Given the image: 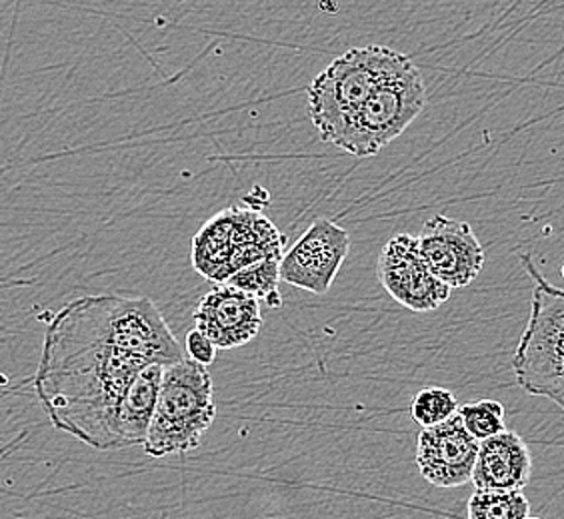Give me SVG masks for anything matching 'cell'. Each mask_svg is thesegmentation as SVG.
Listing matches in <instances>:
<instances>
[{
  "label": "cell",
  "mask_w": 564,
  "mask_h": 519,
  "mask_svg": "<svg viewBox=\"0 0 564 519\" xmlns=\"http://www.w3.org/2000/svg\"><path fill=\"white\" fill-rule=\"evenodd\" d=\"M185 352L147 296H83L48 322L34 378L56 430L100 452L122 450L119 416L132 384L152 364Z\"/></svg>",
  "instance_id": "6da1fadb"
},
{
  "label": "cell",
  "mask_w": 564,
  "mask_h": 519,
  "mask_svg": "<svg viewBox=\"0 0 564 519\" xmlns=\"http://www.w3.org/2000/svg\"><path fill=\"white\" fill-rule=\"evenodd\" d=\"M413 65L411 56L380 44L337 56L308 87V112L321 141L337 144L377 88Z\"/></svg>",
  "instance_id": "7a4b0ae2"
},
{
  "label": "cell",
  "mask_w": 564,
  "mask_h": 519,
  "mask_svg": "<svg viewBox=\"0 0 564 519\" xmlns=\"http://www.w3.org/2000/svg\"><path fill=\"white\" fill-rule=\"evenodd\" d=\"M521 262L534 290L512 369L527 394L554 401L564 411V290L544 278L529 254Z\"/></svg>",
  "instance_id": "3957f363"
},
{
  "label": "cell",
  "mask_w": 564,
  "mask_h": 519,
  "mask_svg": "<svg viewBox=\"0 0 564 519\" xmlns=\"http://www.w3.org/2000/svg\"><path fill=\"white\" fill-rule=\"evenodd\" d=\"M217 416L207 366L183 357L164 368L163 386L144 452L151 457L195 452Z\"/></svg>",
  "instance_id": "277c9868"
},
{
  "label": "cell",
  "mask_w": 564,
  "mask_h": 519,
  "mask_svg": "<svg viewBox=\"0 0 564 519\" xmlns=\"http://www.w3.org/2000/svg\"><path fill=\"white\" fill-rule=\"evenodd\" d=\"M426 107L423 73L413 65L402 75L377 88L350 120L337 148L357 158L377 156L384 146L399 139Z\"/></svg>",
  "instance_id": "5b68a950"
},
{
  "label": "cell",
  "mask_w": 564,
  "mask_h": 519,
  "mask_svg": "<svg viewBox=\"0 0 564 519\" xmlns=\"http://www.w3.org/2000/svg\"><path fill=\"white\" fill-rule=\"evenodd\" d=\"M379 280L394 302L411 312H433L448 302L453 288L438 280L421 254L419 236L401 232L380 250Z\"/></svg>",
  "instance_id": "8992f818"
},
{
  "label": "cell",
  "mask_w": 564,
  "mask_h": 519,
  "mask_svg": "<svg viewBox=\"0 0 564 519\" xmlns=\"http://www.w3.org/2000/svg\"><path fill=\"white\" fill-rule=\"evenodd\" d=\"M348 252L347 230L328 218H318L282 256L281 280L304 292L323 296L337 280Z\"/></svg>",
  "instance_id": "52a82bcc"
},
{
  "label": "cell",
  "mask_w": 564,
  "mask_h": 519,
  "mask_svg": "<svg viewBox=\"0 0 564 519\" xmlns=\"http://www.w3.org/2000/svg\"><path fill=\"white\" fill-rule=\"evenodd\" d=\"M419 244L434 276L453 290L477 280L487 258L473 227L445 214H436L424 224Z\"/></svg>",
  "instance_id": "ba28073f"
},
{
  "label": "cell",
  "mask_w": 564,
  "mask_h": 519,
  "mask_svg": "<svg viewBox=\"0 0 564 519\" xmlns=\"http://www.w3.org/2000/svg\"><path fill=\"white\" fill-rule=\"evenodd\" d=\"M480 442L467 432L460 416L434 428H423L416 440V467L436 487H460L473 482Z\"/></svg>",
  "instance_id": "9c48e42d"
},
{
  "label": "cell",
  "mask_w": 564,
  "mask_h": 519,
  "mask_svg": "<svg viewBox=\"0 0 564 519\" xmlns=\"http://www.w3.org/2000/svg\"><path fill=\"white\" fill-rule=\"evenodd\" d=\"M195 328L218 350L245 346L261 332L259 298L228 284L217 286L198 302Z\"/></svg>",
  "instance_id": "30bf717a"
},
{
  "label": "cell",
  "mask_w": 564,
  "mask_h": 519,
  "mask_svg": "<svg viewBox=\"0 0 564 519\" xmlns=\"http://www.w3.org/2000/svg\"><path fill=\"white\" fill-rule=\"evenodd\" d=\"M532 476V455L521 433H499L480 442L473 484L477 489L522 492Z\"/></svg>",
  "instance_id": "8fae6325"
},
{
  "label": "cell",
  "mask_w": 564,
  "mask_h": 519,
  "mask_svg": "<svg viewBox=\"0 0 564 519\" xmlns=\"http://www.w3.org/2000/svg\"><path fill=\"white\" fill-rule=\"evenodd\" d=\"M164 364H152L132 384L119 416L120 444L124 448L144 445L156 411L161 386H163Z\"/></svg>",
  "instance_id": "7c38bea8"
},
{
  "label": "cell",
  "mask_w": 564,
  "mask_h": 519,
  "mask_svg": "<svg viewBox=\"0 0 564 519\" xmlns=\"http://www.w3.org/2000/svg\"><path fill=\"white\" fill-rule=\"evenodd\" d=\"M467 511L468 519H527L531 501L519 489H477L468 499Z\"/></svg>",
  "instance_id": "4fadbf2b"
},
{
  "label": "cell",
  "mask_w": 564,
  "mask_h": 519,
  "mask_svg": "<svg viewBox=\"0 0 564 519\" xmlns=\"http://www.w3.org/2000/svg\"><path fill=\"white\" fill-rule=\"evenodd\" d=\"M281 260L279 256H272L257 264H250L247 268L232 274L227 284L259 300H264L271 308H281L282 300L279 292V281H282Z\"/></svg>",
  "instance_id": "5bb4252c"
},
{
  "label": "cell",
  "mask_w": 564,
  "mask_h": 519,
  "mask_svg": "<svg viewBox=\"0 0 564 519\" xmlns=\"http://www.w3.org/2000/svg\"><path fill=\"white\" fill-rule=\"evenodd\" d=\"M460 410L456 396L451 389L424 388L414 396L411 416L421 428H434L455 418Z\"/></svg>",
  "instance_id": "9a60e30c"
},
{
  "label": "cell",
  "mask_w": 564,
  "mask_h": 519,
  "mask_svg": "<svg viewBox=\"0 0 564 519\" xmlns=\"http://www.w3.org/2000/svg\"><path fill=\"white\" fill-rule=\"evenodd\" d=\"M458 416L465 423L467 432L478 442H485L499 433L507 432L505 406L500 401L480 400L465 404L460 406Z\"/></svg>",
  "instance_id": "2e32d148"
},
{
  "label": "cell",
  "mask_w": 564,
  "mask_h": 519,
  "mask_svg": "<svg viewBox=\"0 0 564 519\" xmlns=\"http://www.w3.org/2000/svg\"><path fill=\"white\" fill-rule=\"evenodd\" d=\"M217 350L218 347L200 330L195 328V330H191L186 334V352H188V357H193L198 364H203V366L208 368L215 362V357H217Z\"/></svg>",
  "instance_id": "e0dca14e"
},
{
  "label": "cell",
  "mask_w": 564,
  "mask_h": 519,
  "mask_svg": "<svg viewBox=\"0 0 564 519\" xmlns=\"http://www.w3.org/2000/svg\"><path fill=\"white\" fill-rule=\"evenodd\" d=\"M527 519H541V518H531V516H529V518H527Z\"/></svg>",
  "instance_id": "ac0fdd59"
},
{
  "label": "cell",
  "mask_w": 564,
  "mask_h": 519,
  "mask_svg": "<svg viewBox=\"0 0 564 519\" xmlns=\"http://www.w3.org/2000/svg\"><path fill=\"white\" fill-rule=\"evenodd\" d=\"M561 272H563V278H564V264H563V270H561Z\"/></svg>",
  "instance_id": "d6986e66"
}]
</instances>
